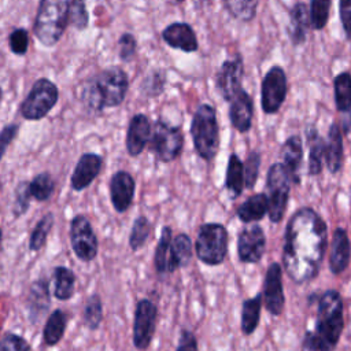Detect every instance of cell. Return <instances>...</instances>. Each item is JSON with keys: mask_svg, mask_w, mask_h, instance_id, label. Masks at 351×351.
<instances>
[{"mask_svg": "<svg viewBox=\"0 0 351 351\" xmlns=\"http://www.w3.org/2000/svg\"><path fill=\"white\" fill-rule=\"evenodd\" d=\"M152 232V225L147 217L140 215L134 219L129 234V247L132 251H138L144 247Z\"/></svg>", "mask_w": 351, "mask_h": 351, "instance_id": "d590c367", "label": "cell"}, {"mask_svg": "<svg viewBox=\"0 0 351 351\" xmlns=\"http://www.w3.org/2000/svg\"><path fill=\"white\" fill-rule=\"evenodd\" d=\"M136 181L125 170H118L110 180V199L117 213H125L133 203Z\"/></svg>", "mask_w": 351, "mask_h": 351, "instance_id": "9a60e30c", "label": "cell"}, {"mask_svg": "<svg viewBox=\"0 0 351 351\" xmlns=\"http://www.w3.org/2000/svg\"><path fill=\"white\" fill-rule=\"evenodd\" d=\"M266 247V236L259 225H247L237 236V256L243 263L261 261Z\"/></svg>", "mask_w": 351, "mask_h": 351, "instance_id": "4fadbf2b", "label": "cell"}, {"mask_svg": "<svg viewBox=\"0 0 351 351\" xmlns=\"http://www.w3.org/2000/svg\"><path fill=\"white\" fill-rule=\"evenodd\" d=\"M330 0H311L310 1V21L311 27L321 30L325 27L329 18Z\"/></svg>", "mask_w": 351, "mask_h": 351, "instance_id": "ab89813d", "label": "cell"}, {"mask_svg": "<svg viewBox=\"0 0 351 351\" xmlns=\"http://www.w3.org/2000/svg\"><path fill=\"white\" fill-rule=\"evenodd\" d=\"M53 278V296L58 300H69L75 291V274L66 266H56L52 273Z\"/></svg>", "mask_w": 351, "mask_h": 351, "instance_id": "f1b7e54d", "label": "cell"}, {"mask_svg": "<svg viewBox=\"0 0 351 351\" xmlns=\"http://www.w3.org/2000/svg\"><path fill=\"white\" fill-rule=\"evenodd\" d=\"M88 11L85 7V0H71L70 4V22L80 30L88 26Z\"/></svg>", "mask_w": 351, "mask_h": 351, "instance_id": "7bdbcfd3", "label": "cell"}, {"mask_svg": "<svg viewBox=\"0 0 351 351\" xmlns=\"http://www.w3.org/2000/svg\"><path fill=\"white\" fill-rule=\"evenodd\" d=\"M19 126L16 123H10L7 126L3 128L1 134H0V144H1V155H4L7 147L10 145V143L15 138L16 133H18Z\"/></svg>", "mask_w": 351, "mask_h": 351, "instance_id": "f907efd6", "label": "cell"}, {"mask_svg": "<svg viewBox=\"0 0 351 351\" xmlns=\"http://www.w3.org/2000/svg\"><path fill=\"white\" fill-rule=\"evenodd\" d=\"M67 326V315L63 310L56 308L49 314V317L45 321V325L43 328V341L45 346L52 347L56 346L66 330Z\"/></svg>", "mask_w": 351, "mask_h": 351, "instance_id": "83f0119b", "label": "cell"}, {"mask_svg": "<svg viewBox=\"0 0 351 351\" xmlns=\"http://www.w3.org/2000/svg\"><path fill=\"white\" fill-rule=\"evenodd\" d=\"M30 193L37 202H47L55 189V181L49 173H40L29 182Z\"/></svg>", "mask_w": 351, "mask_h": 351, "instance_id": "8d00e7d4", "label": "cell"}, {"mask_svg": "<svg viewBox=\"0 0 351 351\" xmlns=\"http://www.w3.org/2000/svg\"><path fill=\"white\" fill-rule=\"evenodd\" d=\"M171 243H173V230L170 226L162 228L160 237L154 255V265L158 273H169L170 254H171Z\"/></svg>", "mask_w": 351, "mask_h": 351, "instance_id": "d6a6232c", "label": "cell"}, {"mask_svg": "<svg viewBox=\"0 0 351 351\" xmlns=\"http://www.w3.org/2000/svg\"><path fill=\"white\" fill-rule=\"evenodd\" d=\"M344 159L343 134L337 123H332L325 141V165L332 174L340 171Z\"/></svg>", "mask_w": 351, "mask_h": 351, "instance_id": "cb8c5ba5", "label": "cell"}, {"mask_svg": "<svg viewBox=\"0 0 351 351\" xmlns=\"http://www.w3.org/2000/svg\"><path fill=\"white\" fill-rule=\"evenodd\" d=\"M128 85V75L122 69H106L88 81L82 89V101L96 112L106 107H117L123 101Z\"/></svg>", "mask_w": 351, "mask_h": 351, "instance_id": "3957f363", "label": "cell"}, {"mask_svg": "<svg viewBox=\"0 0 351 351\" xmlns=\"http://www.w3.org/2000/svg\"><path fill=\"white\" fill-rule=\"evenodd\" d=\"M152 134L149 119L144 114H136L128 126L126 149L130 156H138L149 143Z\"/></svg>", "mask_w": 351, "mask_h": 351, "instance_id": "ac0fdd59", "label": "cell"}, {"mask_svg": "<svg viewBox=\"0 0 351 351\" xmlns=\"http://www.w3.org/2000/svg\"><path fill=\"white\" fill-rule=\"evenodd\" d=\"M192 258V240L188 234L180 233L173 239L169 273L185 266Z\"/></svg>", "mask_w": 351, "mask_h": 351, "instance_id": "1f68e13d", "label": "cell"}, {"mask_svg": "<svg viewBox=\"0 0 351 351\" xmlns=\"http://www.w3.org/2000/svg\"><path fill=\"white\" fill-rule=\"evenodd\" d=\"M343 298L336 289L325 291L318 299L315 326L307 332L303 346L310 351H335L344 329Z\"/></svg>", "mask_w": 351, "mask_h": 351, "instance_id": "7a4b0ae2", "label": "cell"}, {"mask_svg": "<svg viewBox=\"0 0 351 351\" xmlns=\"http://www.w3.org/2000/svg\"><path fill=\"white\" fill-rule=\"evenodd\" d=\"M287 96V75L280 66H273L262 81L261 106L266 114L280 110Z\"/></svg>", "mask_w": 351, "mask_h": 351, "instance_id": "8fae6325", "label": "cell"}, {"mask_svg": "<svg viewBox=\"0 0 351 351\" xmlns=\"http://www.w3.org/2000/svg\"><path fill=\"white\" fill-rule=\"evenodd\" d=\"M254 115V104L252 99L243 89L230 100L229 107V118L236 130L240 133H245L250 130Z\"/></svg>", "mask_w": 351, "mask_h": 351, "instance_id": "ffe728a7", "label": "cell"}, {"mask_svg": "<svg viewBox=\"0 0 351 351\" xmlns=\"http://www.w3.org/2000/svg\"><path fill=\"white\" fill-rule=\"evenodd\" d=\"M241 77L243 59L240 56L223 62L217 74V88L225 100L230 101L241 90Z\"/></svg>", "mask_w": 351, "mask_h": 351, "instance_id": "2e32d148", "label": "cell"}, {"mask_svg": "<svg viewBox=\"0 0 351 351\" xmlns=\"http://www.w3.org/2000/svg\"><path fill=\"white\" fill-rule=\"evenodd\" d=\"M307 141H308V174L317 176L321 173L324 159H325V141L318 134L315 128H310L307 130Z\"/></svg>", "mask_w": 351, "mask_h": 351, "instance_id": "f546056e", "label": "cell"}, {"mask_svg": "<svg viewBox=\"0 0 351 351\" xmlns=\"http://www.w3.org/2000/svg\"><path fill=\"white\" fill-rule=\"evenodd\" d=\"M191 136L197 155L204 160H211L219 148V129L215 110L210 104H200L192 118Z\"/></svg>", "mask_w": 351, "mask_h": 351, "instance_id": "5b68a950", "label": "cell"}, {"mask_svg": "<svg viewBox=\"0 0 351 351\" xmlns=\"http://www.w3.org/2000/svg\"><path fill=\"white\" fill-rule=\"evenodd\" d=\"M49 304V282L45 277L38 278L32 284L27 296V313L30 321L37 322L41 315L48 310Z\"/></svg>", "mask_w": 351, "mask_h": 351, "instance_id": "603a6c76", "label": "cell"}, {"mask_svg": "<svg viewBox=\"0 0 351 351\" xmlns=\"http://www.w3.org/2000/svg\"><path fill=\"white\" fill-rule=\"evenodd\" d=\"M195 252L199 261L208 266H217L228 254V232L222 223L208 222L200 225L195 241Z\"/></svg>", "mask_w": 351, "mask_h": 351, "instance_id": "8992f818", "label": "cell"}, {"mask_svg": "<svg viewBox=\"0 0 351 351\" xmlns=\"http://www.w3.org/2000/svg\"><path fill=\"white\" fill-rule=\"evenodd\" d=\"M70 243L74 254L82 262H90L96 258L99 243L89 219L78 214L70 222Z\"/></svg>", "mask_w": 351, "mask_h": 351, "instance_id": "30bf717a", "label": "cell"}, {"mask_svg": "<svg viewBox=\"0 0 351 351\" xmlns=\"http://www.w3.org/2000/svg\"><path fill=\"white\" fill-rule=\"evenodd\" d=\"M10 49L16 55H25L27 51L29 37L25 29H15L8 37Z\"/></svg>", "mask_w": 351, "mask_h": 351, "instance_id": "f6af8a7d", "label": "cell"}, {"mask_svg": "<svg viewBox=\"0 0 351 351\" xmlns=\"http://www.w3.org/2000/svg\"><path fill=\"white\" fill-rule=\"evenodd\" d=\"M340 19L347 38L351 40V0H340Z\"/></svg>", "mask_w": 351, "mask_h": 351, "instance_id": "681fc988", "label": "cell"}, {"mask_svg": "<svg viewBox=\"0 0 351 351\" xmlns=\"http://www.w3.org/2000/svg\"><path fill=\"white\" fill-rule=\"evenodd\" d=\"M225 188L229 192L230 199H237L243 189L245 188V176H244V163L241 159L232 154L228 159L226 176H225Z\"/></svg>", "mask_w": 351, "mask_h": 351, "instance_id": "484cf974", "label": "cell"}, {"mask_svg": "<svg viewBox=\"0 0 351 351\" xmlns=\"http://www.w3.org/2000/svg\"><path fill=\"white\" fill-rule=\"evenodd\" d=\"M119 56L123 62H129L136 52V38L130 33H123L118 41Z\"/></svg>", "mask_w": 351, "mask_h": 351, "instance_id": "7dc6e473", "label": "cell"}, {"mask_svg": "<svg viewBox=\"0 0 351 351\" xmlns=\"http://www.w3.org/2000/svg\"><path fill=\"white\" fill-rule=\"evenodd\" d=\"M282 269L280 263L273 262L269 265L263 282V304L265 308L273 314L280 315L284 311L285 296L282 291Z\"/></svg>", "mask_w": 351, "mask_h": 351, "instance_id": "5bb4252c", "label": "cell"}, {"mask_svg": "<svg viewBox=\"0 0 351 351\" xmlns=\"http://www.w3.org/2000/svg\"><path fill=\"white\" fill-rule=\"evenodd\" d=\"M32 193H30V188H29V182L22 181L18 184V186L15 188V193H14V203H12V214L18 218L21 215H23L30 204V199H32Z\"/></svg>", "mask_w": 351, "mask_h": 351, "instance_id": "60d3db41", "label": "cell"}, {"mask_svg": "<svg viewBox=\"0 0 351 351\" xmlns=\"http://www.w3.org/2000/svg\"><path fill=\"white\" fill-rule=\"evenodd\" d=\"M266 214H269V197H267V193L265 192L250 196L237 208V217L244 223L258 222Z\"/></svg>", "mask_w": 351, "mask_h": 351, "instance_id": "d4e9b609", "label": "cell"}, {"mask_svg": "<svg viewBox=\"0 0 351 351\" xmlns=\"http://www.w3.org/2000/svg\"><path fill=\"white\" fill-rule=\"evenodd\" d=\"M259 166H261V155L256 151H252L248 154L245 163H244V176H245V188L254 189L258 174H259Z\"/></svg>", "mask_w": 351, "mask_h": 351, "instance_id": "b9f144b4", "label": "cell"}, {"mask_svg": "<svg viewBox=\"0 0 351 351\" xmlns=\"http://www.w3.org/2000/svg\"><path fill=\"white\" fill-rule=\"evenodd\" d=\"M223 1L229 14L241 22H250L255 18L256 7L259 3V0H223Z\"/></svg>", "mask_w": 351, "mask_h": 351, "instance_id": "74e56055", "label": "cell"}, {"mask_svg": "<svg viewBox=\"0 0 351 351\" xmlns=\"http://www.w3.org/2000/svg\"><path fill=\"white\" fill-rule=\"evenodd\" d=\"M289 16V37L295 45L303 44L306 40L307 29L311 26L310 10H307L304 3H296L291 10Z\"/></svg>", "mask_w": 351, "mask_h": 351, "instance_id": "4316f807", "label": "cell"}, {"mask_svg": "<svg viewBox=\"0 0 351 351\" xmlns=\"http://www.w3.org/2000/svg\"><path fill=\"white\" fill-rule=\"evenodd\" d=\"M351 258V244L344 228H336L332 236L330 252H329V269L333 274L343 273Z\"/></svg>", "mask_w": 351, "mask_h": 351, "instance_id": "d6986e66", "label": "cell"}, {"mask_svg": "<svg viewBox=\"0 0 351 351\" xmlns=\"http://www.w3.org/2000/svg\"><path fill=\"white\" fill-rule=\"evenodd\" d=\"M291 178L282 163H274L269 167L266 176V192L269 197V218L278 223L282 221L287 211Z\"/></svg>", "mask_w": 351, "mask_h": 351, "instance_id": "52a82bcc", "label": "cell"}, {"mask_svg": "<svg viewBox=\"0 0 351 351\" xmlns=\"http://www.w3.org/2000/svg\"><path fill=\"white\" fill-rule=\"evenodd\" d=\"M158 308L149 299H140L134 310L133 319V343L138 350H145L151 344Z\"/></svg>", "mask_w": 351, "mask_h": 351, "instance_id": "7c38bea8", "label": "cell"}, {"mask_svg": "<svg viewBox=\"0 0 351 351\" xmlns=\"http://www.w3.org/2000/svg\"><path fill=\"white\" fill-rule=\"evenodd\" d=\"M165 81V75L160 71H152L149 75H147L143 89L148 96H156L162 92Z\"/></svg>", "mask_w": 351, "mask_h": 351, "instance_id": "bcb514c9", "label": "cell"}, {"mask_svg": "<svg viewBox=\"0 0 351 351\" xmlns=\"http://www.w3.org/2000/svg\"><path fill=\"white\" fill-rule=\"evenodd\" d=\"M336 108L341 112L351 110V74L344 71L337 74L333 81Z\"/></svg>", "mask_w": 351, "mask_h": 351, "instance_id": "836d02e7", "label": "cell"}, {"mask_svg": "<svg viewBox=\"0 0 351 351\" xmlns=\"http://www.w3.org/2000/svg\"><path fill=\"white\" fill-rule=\"evenodd\" d=\"M58 97L59 92L56 85L47 78H40L33 84L29 95L22 101L19 107L21 114L25 119L38 121L52 110Z\"/></svg>", "mask_w": 351, "mask_h": 351, "instance_id": "ba28073f", "label": "cell"}, {"mask_svg": "<svg viewBox=\"0 0 351 351\" xmlns=\"http://www.w3.org/2000/svg\"><path fill=\"white\" fill-rule=\"evenodd\" d=\"M53 222H55V218L52 213H48L44 217H41V219L36 223L29 237L30 251H40L44 247V244L47 243V237L53 226Z\"/></svg>", "mask_w": 351, "mask_h": 351, "instance_id": "e575fe53", "label": "cell"}, {"mask_svg": "<svg viewBox=\"0 0 351 351\" xmlns=\"http://www.w3.org/2000/svg\"><path fill=\"white\" fill-rule=\"evenodd\" d=\"M177 351H199L197 340H196L195 335L191 330L184 329L181 332L178 346H177Z\"/></svg>", "mask_w": 351, "mask_h": 351, "instance_id": "c3c4849f", "label": "cell"}, {"mask_svg": "<svg viewBox=\"0 0 351 351\" xmlns=\"http://www.w3.org/2000/svg\"><path fill=\"white\" fill-rule=\"evenodd\" d=\"M163 40L173 48L184 52H193L197 49V38L193 29L184 22H174L162 32Z\"/></svg>", "mask_w": 351, "mask_h": 351, "instance_id": "44dd1931", "label": "cell"}, {"mask_svg": "<svg viewBox=\"0 0 351 351\" xmlns=\"http://www.w3.org/2000/svg\"><path fill=\"white\" fill-rule=\"evenodd\" d=\"M262 293H258L254 298L245 299L241 306V332L245 336H250L258 328L261 319V308H262Z\"/></svg>", "mask_w": 351, "mask_h": 351, "instance_id": "4dcf8cb0", "label": "cell"}, {"mask_svg": "<svg viewBox=\"0 0 351 351\" xmlns=\"http://www.w3.org/2000/svg\"><path fill=\"white\" fill-rule=\"evenodd\" d=\"M103 321V304L97 293L90 295L84 306V322L90 330H96Z\"/></svg>", "mask_w": 351, "mask_h": 351, "instance_id": "f35d334b", "label": "cell"}, {"mask_svg": "<svg viewBox=\"0 0 351 351\" xmlns=\"http://www.w3.org/2000/svg\"><path fill=\"white\" fill-rule=\"evenodd\" d=\"M70 4L71 0H40L33 30L41 44L51 47L60 40L70 22Z\"/></svg>", "mask_w": 351, "mask_h": 351, "instance_id": "277c9868", "label": "cell"}, {"mask_svg": "<svg viewBox=\"0 0 351 351\" xmlns=\"http://www.w3.org/2000/svg\"><path fill=\"white\" fill-rule=\"evenodd\" d=\"M282 165L287 169L289 178L293 184L300 182V167L303 160V145L299 136L288 137L281 147Z\"/></svg>", "mask_w": 351, "mask_h": 351, "instance_id": "7402d4cb", "label": "cell"}, {"mask_svg": "<svg viewBox=\"0 0 351 351\" xmlns=\"http://www.w3.org/2000/svg\"><path fill=\"white\" fill-rule=\"evenodd\" d=\"M328 243V229L311 207L298 208L289 218L284 234L282 265L296 284L314 280L321 269Z\"/></svg>", "mask_w": 351, "mask_h": 351, "instance_id": "6da1fadb", "label": "cell"}, {"mask_svg": "<svg viewBox=\"0 0 351 351\" xmlns=\"http://www.w3.org/2000/svg\"><path fill=\"white\" fill-rule=\"evenodd\" d=\"M0 351H32L29 343L16 333L5 332L0 341Z\"/></svg>", "mask_w": 351, "mask_h": 351, "instance_id": "ee69618b", "label": "cell"}, {"mask_svg": "<svg viewBox=\"0 0 351 351\" xmlns=\"http://www.w3.org/2000/svg\"><path fill=\"white\" fill-rule=\"evenodd\" d=\"M103 167V158L93 152H86L78 159L74 171L71 174V189L80 192L88 188L93 180L99 176Z\"/></svg>", "mask_w": 351, "mask_h": 351, "instance_id": "e0dca14e", "label": "cell"}, {"mask_svg": "<svg viewBox=\"0 0 351 351\" xmlns=\"http://www.w3.org/2000/svg\"><path fill=\"white\" fill-rule=\"evenodd\" d=\"M184 147V136L180 128L167 122L156 121L154 123L149 148L160 162H171L177 159Z\"/></svg>", "mask_w": 351, "mask_h": 351, "instance_id": "9c48e42d", "label": "cell"}]
</instances>
